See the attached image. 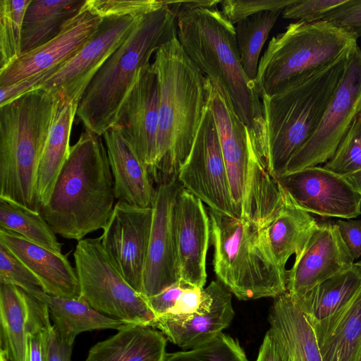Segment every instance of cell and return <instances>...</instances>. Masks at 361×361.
Instances as JSON below:
<instances>
[{
    "label": "cell",
    "mask_w": 361,
    "mask_h": 361,
    "mask_svg": "<svg viewBox=\"0 0 361 361\" xmlns=\"http://www.w3.org/2000/svg\"><path fill=\"white\" fill-rule=\"evenodd\" d=\"M159 83V117L154 182L177 180L207 107L212 84L190 59L177 34L155 53Z\"/></svg>",
    "instance_id": "7a4b0ae2"
},
{
    "label": "cell",
    "mask_w": 361,
    "mask_h": 361,
    "mask_svg": "<svg viewBox=\"0 0 361 361\" xmlns=\"http://www.w3.org/2000/svg\"><path fill=\"white\" fill-rule=\"evenodd\" d=\"M284 191V200L276 214L260 227L262 238L277 265L284 271L288 259L298 257L318 226Z\"/></svg>",
    "instance_id": "d4e9b609"
},
{
    "label": "cell",
    "mask_w": 361,
    "mask_h": 361,
    "mask_svg": "<svg viewBox=\"0 0 361 361\" xmlns=\"http://www.w3.org/2000/svg\"><path fill=\"white\" fill-rule=\"evenodd\" d=\"M31 1H0V72L21 54L23 22Z\"/></svg>",
    "instance_id": "e575fe53"
},
{
    "label": "cell",
    "mask_w": 361,
    "mask_h": 361,
    "mask_svg": "<svg viewBox=\"0 0 361 361\" xmlns=\"http://www.w3.org/2000/svg\"><path fill=\"white\" fill-rule=\"evenodd\" d=\"M26 293L8 283H0V351L8 361H28Z\"/></svg>",
    "instance_id": "4dcf8cb0"
},
{
    "label": "cell",
    "mask_w": 361,
    "mask_h": 361,
    "mask_svg": "<svg viewBox=\"0 0 361 361\" xmlns=\"http://www.w3.org/2000/svg\"><path fill=\"white\" fill-rule=\"evenodd\" d=\"M118 201L153 207L156 188L147 168L121 135L109 128L103 134Z\"/></svg>",
    "instance_id": "cb8c5ba5"
},
{
    "label": "cell",
    "mask_w": 361,
    "mask_h": 361,
    "mask_svg": "<svg viewBox=\"0 0 361 361\" xmlns=\"http://www.w3.org/2000/svg\"><path fill=\"white\" fill-rule=\"evenodd\" d=\"M0 228L16 233L53 252L62 253L61 243L40 212L1 197Z\"/></svg>",
    "instance_id": "1f68e13d"
},
{
    "label": "cell",
    "mask_w": 361,
    "mask_h": 361,
    "mask_svg": "<svg viewBox=\"0 0 361 361\" xmlns=\"http://www.w3.org/2000/svg\"><path fill=\"white\" fill-rule=\"evenodd\" d=\"M322 361H359L361 356V293L333 334L319 348Z\"/></svg>",
    "instance_id": "836d02e7"
},
{
    "label": "cell",
    "mask_w": 361,
    "mask_h": 361,
    "mask_svg": "<svg viewBox=\"0 0 361 361\" xmlns=\"http://www.w3.org/2000/svg\"><path fill=\"white\" fill-rule=\"evenodd\" d=\"M173 229L180 281L204 288L211 238L209 216L203 202L182 186L174 204Z\"/></svg>",
    "instance_id": "d6986e66"
},
{
    "label": "cell",
    "mask_w": 361,
    "mask_h": 361,
    "mask_svg": "<svg viewBox=\"0 0 361 361\" xmlns=\"http://www.w3.org/2000/svg\"><path fill=\"white\" fill-rule=\"evenodd\" d=\"M189 285L179 281L159 293L145 298L148 305L157 317L169 313L174 307L183 290Z\"/></svg>",
    "instance_id": "f6af8a7d"
},
{
    "label": "cell",
    "mask_w": 361,
    "mask_h": 361,
    "mask_svg": "<svg viewBox=\"0 0 361 361\" xmlns=\"http://www.w3.org/2000/svg\"><path fill=\"white\" fill-rule=\"evenodd\" d=\"M294 202L308 213L353 219L361 214V196L348 179L324 166H311L277 178Z\"/></svg>",
    "instance_id": "9a60e30c"
},
{
    "label": "cell",
    "mask_w": 361,
    "mask_h": 361,
    "mask_svg": "<svg viewBox=\"0 0 361 361\" xmlns=\"http://www.w3.org/2000/svg\"><path fill=\"white\" fill-rule=\"evenodd\" d=\"M176 34V16L166 1L137 18L129 36L96 73L78 102L76 116L86 130L102 136L112 127L152 54Z\"/></svg>",
    "instance_id": "277c9868"
},
{
    "label": "cell",
    "mask_w": 361,
    "mask_h": 361,
    "mask_svg": "<svg viewBox=\"0 0 361 361\" xmlns=\"http://www.w3.org/2000/svg\"><path fill=\"white\" fill-rule=\"evenodd\" d=\"M102 18L85 7L61 32L43 45L21 54L0 72V87L8 86L38 73L66 63L94 35Z\"/></svg>",
    "instance_id": "44dd1931"
},
{
    "label": "cell",
    "mask_w": 361,
    "mask_h": 361,
    "mask_svg": "<svg viewBox=\"0 0 361 361\" xmlns=\"http://www.w3.org/2000/svg\"><path fill=\"white\" fill-rule=\"evenodd\" d=\"M0 361H8L3 352L0 351Z\"/></svg>",
    "instance_id": "f5cc1de1"
},
{
    "label": "cell",
    "mask_w": 361,
    "mask_h": 361,
    "mask_svg": "<svg viewBox=\"0 0 361 361\" xmlns=\"http://www.w3.org/2000/svg\"><path fill=\"white\" fill-rule=\"evenodd\" d=\"M159 117V83L149 63L121 106L111 128L131 147L151 176L157 164Z\"/></svg>",
    "instance_id": "2e32d148"
},
{
    "label": "cell",
    "mask_w": 361,
    "mask_h": 361,
    "mask_svg": "<svg viewBox=\"0 0 361 361\" xmlns=\"http://www.w3.org/2000/svg\"><path fill=\"white\" fill-rule=\"evenodd\" d=\"M64 64L38 73L12 85L0 87V106L4 105L26 93L41 88L42 84Z\"/></svg>",
    "instance_id": "ee69618b"
},
{
    "label": "cell",
    "mask_w": 361,
    "mask_h": 361,
    "mask_svg": "<svg viewBox=\"0 0 361 361\" xmlns=\"http://www.w3.org/2000/svg\"><path fill=\"white\" fill-rule=\"evenodd\" d=\"M177 37L201 71L225 87L233 109L248 129L261 161L267 164L265 121L256 82L240 61L235 25L217 7L200 8L176 16Z\"/></svg>",
    "instance_id": "6da1fadb"
},
{
    "label": "cell",
    "mask_w": 361,
    "mask_h": 361,
    "mask_svg": "<svg viewBox=\"0 0 361 361\" xmlns=\"http://www.w3.org/2000/svg\"><path fill=\"white\" fill-rule=\"evenodd\" d=\"M152 219V207H138L117 201L99 237L116 268L141 295Z\"/></svg>",
    "instance_id": "5bb4252c"
},
{
    "label": "cell",
    "mask_w": 361,
    "mask_h": 361,
    "mask_svg": "<svg viewBox=\"0 0 361 361\" xmlns=\"http://www.w3.org/2000/svg\"><path fill=\"white\" fill-rule=\"evenodd\" d=\"M324 167L343 176L361 170V114L356 117L334 156Z\"/></svg>",
    "instance_id": "74e56055"
},
{
    "label": "cell",
    "mask_w": 361,
    "mask_h": 361,
    "mask_svg": "<svg viewBox=\"0 0 361 361\" xmlns=\"http://www.w3.org/2000/svg\"><path fill=\"white\" fill-rule=\"evenodd\" d=\"M164 361H248L239 343L221 333L189 350L166 353Z\"/></svg>",
    "instance_id": "d590c367"
},
{
    "label": "cell",
    "mask_w": 361,
    "mask_h": 361,
    "mask_svg": "<svg viewBox=\"0 0 361 361\" xmlns=\"http://www.w3.org/2000/svg\"><path fill=\"white\" fill-rule=\"evenodd\" d=\"M359 361H361V356H360V360Z\"/></svg>",
    "instance_id": "db71d44e"
},
{
    "label": "cell",
    "mask_w": 361,
    "mask_h": 361,
    "mask_svg": "<svg viewBox=\"0 0 361 361\" xmlns=\"http://www.w3.org/2000/svg\"><path fill=\"white\" fill-rule=\"evenodd\" d=\"M357 38L326 21L290 23L261 56L255 80L259 96L288 89L348 55Z\"/></svg>",
    "instance_id": "9c48e42d"
},
{
    "label": "cell",
    "mask_w": 361,
    "mask_h": 361,
    "mask_svg": "<svg viewBox=\"0 0 361 361\" xmlns=\"http://www.w3.org/2000/svg\"><path fill=\"white\" fill-rule=\"evenodd\" d=\"M335 224L353 260L361 259V219H338Z\"/></svg>",
    "instance_id": "bcb514c9"
},
{
    "label": "cell",
    "mask_w": 361,
    "mask_h": 361,
    "mask_svg": "<svg viewBox=\"0 0 361 361\" xmlns=\"http://www.w3.org/2000/svg\"><path fill=\"white\" fill-rule=\"evenodd\" d=\"M280 11H264L235 25L240 61L247 78L255 82L262 47L276 23Z\"/></svg>",
    "instance_id": "d6a6232c"
},
{
    "label": "cell",
    "mask_w": 361,
    "mask_h": 361,
    "mask_svg": "<svg viewBox=\"0 0 361 361\" xmlns=\"http://www.w3.org/2000/svg\"><path fill=\"white\" fill-rule=\"evenodd\" d=\"M360 293L361 269L354 264L305 295L292 298L311 325L320 348L346 316Z\"/></svg>",
    "instance_id": "7402d4cb"
},
{
    "label": "cell",
    "mask_w": 361,
    "mask_h": 361,
    "mask_svg": "<svg viewBox=\"0 0 361 361\" xmlns=\"http://www.w3.org/2000/svg\"><path fill=\"white\" fill-rule=\"evenodd\" d=\"M60 101L39 88L0 106V197L35 212L39 164Z\"/></svg>",
    "instance_id": "5b68a950"
},
{
    "label": "cell",
    "mask_w": 361,
    "mask_h": 361,
    "mask_svg": "<svg viewBox=\"0 0 361 361\" xmlns=\"http://www.w3.org/2000/svg\"><path fill=\"white\" fill-rule=\"evenodd\" d=\"M346 177L348 180L353 184L356 190L361 196V170L351 173Z\"/></svg>",
    "instance_id": "816d5d0a"
},
{
    "label": "cell",
    "mask_w": 361,
    "mask_h": 361,
    "mask_svg": "<svg viewBox=\"0 0 361 361\" xmlns=\"http://www.w3.org/2000/svg\"><path fill=\"white\" fill-rule=\"evenodd\" d=\"M73 345L63 341L54 328L50 330L47 361H71Z\"/></svg>",
    "instance_id": "681fc988"
},
{
    "label": "cell",
    "mask_w": 361,
    "mask_h": 361,
    "mask_svg": "<svg viewBox=\"0 0 361 361\" xmlns=\"http://www.w3.org/2000/svg\"><path fill=\"white\" fill-rule=\"evenodd\" d=\"M35 297L47 305L54 328L63 341L71 345H73L75 337L84 331H119L134 325L100 313L81 297L66 298L46 293Z\"/></svg>",
    "instance_id": "83f0119b"
},
{
    "label": "cell",
    "mask_w": 361,
    "mask_h": 361,
    "mask_svg": "<svg viewBox=\"0 0 361 361\" xmlns=\"http://www.w3.org/2000/svg\"><path fill=\"white\" fill-rule=\"evenodd\" d=\"M73 256L80 297L93 309L129 324L154 327L157 317L146 298L116 268L99 237L79 240Z\"/></svg>",
    "instance_id": "30bf717a"
},
{
    "label": "cell",
    "mask_w": 361,
    "mask_h": 361,
    "mask_svg": "<svg viewBox=\"0 0 361 361\" xmlns=\"http://www.w3.org/2000/svg\"><path fill=\"white\" fill-rule=\"evenodd\" d=\"M355 263L335 223L318 224L302 252L286 271L287 292L300 298Z\"/></svg>",
    "instance_id": "ac0fdd59"
},
{
    "label": "cell",
    "mask_w": 361,
    "mask_h": 361,
    "mask_svg": "<svg viewBox=\"0 0 361 361\" xmlns=\"http://www.w3.org/2000/svg\"><path fill=\"white\" fill-rule=\"evenodd\" d=\"M219 281L242 300L276 298L287 291L286 271L267 248L254 222L208 208Z\"/></svg>",
    "instance_id": "ba28073f"
},
{
    "label": "cell",
    "mask_w": 361,
    "mask_h": 361,
    "mask_svg": "<svg viewBox=\"0 0 361 361\" xmlns=\"http://www.w3.org/2000/svg\"><path fill=\"white\" fill-rule=\"evenodd\" d=\"M116 200L105 144L101 136L86 130L71 147L39 212L56 234L79 241L105 227Z\"/></svg>",
    "instance_id": "3957f363"
},
{
    "label": "cell",
    "mask_w": 361,
    "mask_h": 361,
    "mask_svg": "<svg viewBox=\"0 0 361 361\" xmlns=\"http://www.w3.org/2000/svg\"><path fill=\"white\" fill-rule=\"evenodd\" d=\"M296 0H224L221 11L235 25L239 21L264 11H282Z\"/></svg>",
    "instance_id": "60d3db41"
},
{
    "label": "cell",
    "mask_w": 361,
    "mask_h": 361,
    "mask_svg": "<svg viewBox=\"0 0 361 361\" xmlns=\"http://www.w3.org/2000/svg\"><path fill=\"white\" fill-rule=\"evenodd\" d=\"M177 180L209 208L239 218L231 197L219 133L209 104Z\"/></svg>",
    "instance_id": "7c38bea8"
},
{
    "label": "cell",
    "mask_w": 361,
    "mask_h": 361,
    "mask_svg": "<svg viewBox=\"0 0 361 361\" xmlns=\"http://www.w3.org/2000/svg\"><path fill=\"white\" fill-rule=\"evenodd\" d=\"M166 339L153 327L133 325L94 344L85 361H164Z\"/></svg>",
    "instance_id": "4316f807"
},
{
    "label": "cell",
    "mask_w": 361,
    "mask_h": 361,
    "mask_svg": "<svg viewBox=\"0 0 361 361\" xmlns=\"http://www.w3.org/2000/svg\"><path fill=\"white\" fill-rule=\"evenodd\" d=\"M345 0H296L286 8L282 16L286 19L307 23L322 20L333 8L342 4Z\"/></svg>",
    "instance_id": "b9f144b4"
},
{
    "label": "cell",
    "mask_w": 361,
    "mask_h": 361,
    "mask_svg": "<svg viewBox=\"0 0 361 361\" xmlns=\"http://www.w3.org/2000/svg\"><path fill=\"white\" fill-rule=\"evenodd\" d=\"M0 243L35 274L46 293L66 298H80L76 269L63 253L49 250L16 233L1 228Z\"/></svg>",
    "instance_id": "603a6c76"
},
{
    "label": "cell",
    "mask_w": 361,
    "mask_h": 361,
    "mask_svg": "<svg viewBox=\"0 0 361 361\" xmlns=\"http://www.w3.org/2000/svg\"><path fill=\"white\" fill-rule=\"evenodd\" d=\"M256 361H290L282 344L271 329L264 336Z\"/></svg>",
    "instance_id": "c3c4849f"
},
{
    "label": "cell",
    "mask_w": 361,
    "mask_h": 361,
    "mask_svg": "<svg viewBox=\"0 0 361 361\" xmlns=\"http://www.w3.org/2000/svg\"><path fill=\"white\" fill-rule=\"evenodd\" d=\"M361 114V49L350 52L345 70L317 130L289 161L284 174L326 163ZM283 174V175H284Z\"/></svg>",
    "instance_id": "8fae6325"
},
{
    "label": "cell",
    "mask_w": 361,
    "mask_h": 361,
    "mask_svg": "<svg viewBox=\"0 0 361 361\" xmlns=\"http://www.w3.org/2000/svg\"><path fill=\"white\" fill-rule=\"evenodd\" d=\"M163 4L158 0H86L85 7L102 18L111 16H138L148 13Z\"/></svg>",
    "instance_id": "ab89813d"
},
{
    "label": "cell",
    "mask_w": 361,
    "mask_h": 361,
    "mask_svg": "<svg viewBox=\"0 0 361 361\" xmlns=\"http://www.w3.org/2000/svg\"><path fill=\"white\" fill-rule=\"evenodd\" d=\"M209 106L214 117L228 174L231 197L240 219L259 227L281 207L284 191L264 166L237 116L223 85L211 79Z\"/></svg>",
    "instance_id": "52a82bcc"
},
{
    "label": "cell",
    "mask_w": 361,
    "mask_h": 361,
    "mask_svg": "<svg viewBox=\"0 0 361 361\" xmlns=\"http://www.w3.org/2000/svg\"><path fill=\"white\" fill-rule=\"evenodd\" d=\"M221 1V0L166 1V3L176 16L178 13L196 8L217 7Z\"/></svg>",
    "instance_id": "f907efd6"
},
{
    "label": "cell",
    "mask_w": 361,
    "mask_h": 361,
    "mask_svg": "<svg viewBox=\"0 0 361 361\" xmlns=\"http://www.w3.org/2000/svg\"><path fill=\"white\" fill-rule=\"evenodd\" d=\"M138 17L103 18L94 35L72 59L49 77L41 88L58 94L61 102L78 104L94 75L127 39Z\"/></svg>",
    "instance_id": "4fadbf2b"
},
{
    "label": "cell",
    "mask_w": 361,
    "mask_h": 361,
    "mask_svg": "<svg viewBox=\"0 0 361 361\" xmlns=\"http://www.w3.org/2000/svg\"><path fill=\"white\" fill-rule=\"evenodd\" d=\"M353 35L361 37V0H345L323 18Z\"/></svg>",
    "instance_id": "7bdbcfd3"
},
{
    "label": "cell",
    "mask_w": 361,
    "mask_h": 361,
    "mask_svg": "<svg viewBox=\"0 0 361 361\" xmlns=\"http://www.w3.org/2000/svg\"><path fill=\"white\" fill-rule=\"evenodd\" d=\"M269 322L290 361H322L314 332L304 313L286 291L274 298Z\"/></svg>",
    "instance_id": "484cf974"
},
{
    "label": "cell",
    "mask_w": 361,
    "mask_h": 361,
    "mask_svg": "<svg viewBox=\"0 0 361 361\" xmlns=\"http://www.w3.org/2000/svg\"><path fill=\"white\" fill-rule=\"evenodd\" d=\"M85 3L86 0H32L23 22L21 54L43 45L58 35Z\"/></svg>",
    "instance_id": "f1b7e54d"
},
{
    "label": "cell",
    "mask_w": 361,
    "mask_h": 361,
    "mask_svg": "<svg viewBox=\"0 0 361 361\" xmlns=\"http://www.w3.org/2000/svg\"><path fill=\"white\" fill-rule=\"evenodd\" d=\"M181 185L176 180L157 183L153 219L143 275L142 295H155L180 281L173 229V210Z\"/></svg>",
    "instance_id": "e0dca14e"
},
{
    "label": "cell",
    "mask_w": 361,
    "mask_h": 361,
    "mask_svg": "<svg viewBox=\"0 0 361 361\" xmlns=\"http://www.w3.org/2000/svg\"><path fill=\"white\" fill-rule=\"evenodd\" d=\"M26 297L28 305V361H47L52 326L49 308L42 301L27 293Z\"/></svg>",
    "instance_id": "8d00e7d4"
},
{
    "label": "cell",
    "mask_w": 361,
    "mask_h": 361,
    "mask_svg": "<svg viewBox=\"0 0 361 361\" xmlns=\"http://www.w3.org/2000/svg\"><path fill=\"white\" fill-rule=\"evenodd\" d=\"M78 104L61 102L50 128L37 172L40 207L47 203L55 182L70 152V137Z\"/></svg>",
    "instance_id": "f546056e"
},
{
    "label": "cell",
    "mask_w": 361,
    "mask_h": 361,
    "mask_svg": "<svg viewBox=\"0 0 361 361\" xmlns=\"http://www.w3.org/2000/svg\"><path fill=\"white\" fill-rule=\"evenodd\" d=\"M234 314L231 291L219 281H213L203 289L202 300L195 312L162 314L157 317L154 328L173 344L193 348L222 333Z\"/></svg>",
    "instance_id": "ffe728a7"
},
{
    "label": "cell",
    "mask_w": 361,
    "mask_h": 361,
    "mask_svg": "<svg viewBox=\"0 0 361 361\" xmlns=\"http://www.w3.org/2000/svg\"><path fill=\"white\" fill-rule=\"evenodd\" d=\"M203 289L204 288L192 285L188 286L182 292L169 314H190L195 312L200 306Z\"/></svg>",
    "instance_id": "7dc6e473"
},
{
    "label": "cell",
    "mask_w": 361,
    "mask_h": 361,
    "mask_svg": "<svg viewBox=\"0 0 361 361\" xmlns=\"http://www.w3.org/2000/svg\"><path fill=\"white\" fill-rule=\"evenodd\" d=\"M349 54L280 93L260 97L269 169L276 179L317 130L344 73Z\"/></svg>",
    "instance_id": "8992f818"
},
{
    "label": "cell",
    "mask_w": 361,
    "mask_h": 361,
    "mask_svg": "<svg viewBox=\"0 0 361 361\" xmlns=\"http://www.w3.org/2000/svg\"><path fill=\"white\" fill-rule=\"evenodd\" d=\"M0 283L14 285L36 296L45 293L35 274L8 248L0 243Z\"/></svg>",
    "instance_id": "f35d334b"
}]
</instances>
